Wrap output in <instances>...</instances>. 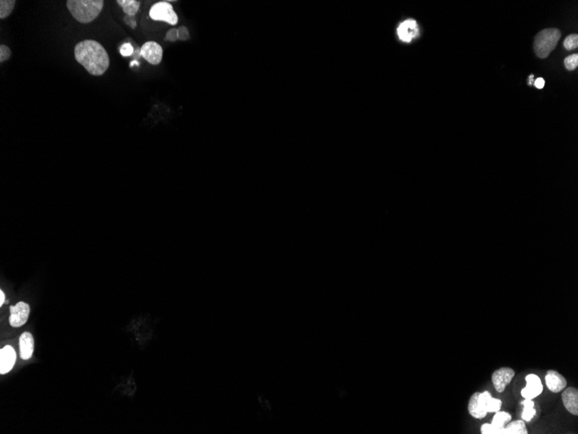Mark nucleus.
Wrapping results in <instances>:
<instances>
[{
  "label": "nucleus",
  "mask_w": 578,
  "mask_h": 434,
  "mask_svg": "<svg viewBox=\"0 0 578 434\" xmlns=\"http://www.w3.org/2000/svg\"><path fill=\"white\" fill-rule=\"evenodd\" d=\"M75 58L92 76H102L110 68V56L96 40L87 39L75 46Z\"/></svg>",
  "instance_id": "obj_1"
},
{
  "label": "nucleus",
  "mask_w": 578,
  "mask_h": 434,
  "mask_svg": "<svg viewBox=\"0 0 578 434\" xmlns=\"http://www.w3.org/2000/svg\"><path fill=\"white\" fill-rule=\"evenodd\" d=\"M66 6L75 20L81 24L93 22L101 14L103 0H68Z\"/></svg>",
  "instance_id": "obj_2"
},
{
  "label": "nucleus",
  "mask_w": 578,
  "mask_h": 434,
  "mask_svg": "<svg viewBox=\"0 0 578 434\" xmlns=\"http://www.w3.org/2000/svg\"><path fill=\"white\" fill-rule=\"evenodd\" d=\"M561 38V32L557 29H546L541 30L535 38L534 50L536 55L539 58H546L551 52L556 48L559 39Z\"/></svg>",
  "instance_id": "obj_3"
},
{
  "label": "nucleus",
  "mask_w": 578,
  "mask_h": 434,
  "mask_svg": "<svg viewBox=\"0 0 578 434\" xmlns=\"http://www.w3.org/2000/svg\"><path fill=\"white\" fill-rule=\"evenodd\" d=\"M149 16L153 20L162 21L171 25H176L178 22V16L168 1L154 4L149 11Z\"/></svg>",
  "instance_id": "obj_4"
},
{
  "label": "nucleus",
  "mask_w": 578,
  "mask_h": 434,
  "mask_svg": "<svg viewBox=\"0 0 578 434\" xmlns=\"http://www.w3.org/2000/svg\"><path fill=\"white\" fill-rule=\"evenodd\" d=\"M140 56L152 65H158L163 58V49L158 43L148 41L140 48Z\"/></svg>",
  "instance_id": "obj_5"
},
{
  "label": "nucleus",
  "mask_w": 578,
  "mask_h": 434,
  "mask_svg": "<svg viewBox=\"0 0 578 434\" xmlns=\"http://www.w3.org/2000/svg\"><path fill=\"white\" fill-rule=\"evenodd\" d=\"M11 316L9 318L10 324L13 328H20L25 324L30 315V306L24 302H20L11 307Z\"/></svg>",
  "instance_id": "obj_6"
},
{
  "label": "nucleus",
  "mask_w": 578,
  "mask_h": 434,
  "mask_svg": "<svg viewBox=\"0 0 578 434\" xmlns=\"http://www.w3.org/2000/svg\"><path fill=\"white\" fill-rule=\"evenodd\" d=\"M515 372L511 368H501L495 370L492 375V380L497 392L502 393L512 381Z\"/></svg>",
  "instance_id": "obj_7"
},
{
  "label": "nucleus",
  "mask_w": 578,
  "mask_h": 434,
  "mask_svg": "<svg viewBox=\"0 0 578 434\" xmlns=\"http://www.w3.org/2000/svg\"><path fill=\"white\" fill-rule=\"evenodd\" d=\"M477 405L480 412L486 414L487 412H496L500 410L502 402L500 400L493 398L491 393L485 391L479 393L477 398Z\"/></svg>",
  "instance_id": "obj_8"
},
{
  "label": "nucleus",
  "mask_w": 578,
  "mask_h": 434,
  "mask_svg": "<svg viewBox=\"0 0 578 434\" xmlns=\"http://www.w3.org/2000/svg\"><path fill=\"white\" fill-rule=\"evenodd\" d=\"M527 387L521 391V395L525 399L533 400L543 392V384L539 377L534 374H528L526 377Z\"/></svg>",
  "instance_id": "obj_9"
},
{
  "label": "nucleus",
  "mask_w": 578,
  "mask_h": 434,
  "mask_svg": "<svg viewBox=\"0 0 578 434\" xmlns=\"http://www.w3.org/2000/svg\"><path fill=\"white\" fill-rule=\"evenodd\" d=\"M512 416L510 413L507 412H495L493 421L491 424L485 423L481 426L480 431L482 434H493L495 430L501 429L504 427L505 424L510 422Z\"/></svg>",
  "instance_id": "obj_10"
},
{
  "label": "nucleus",
  "mask_w": 578,
  "mask_h": 434,
  "mask_svg": "<svg viewBox=\"0 0 578 434\" xmlns=\"http://www.w3.org/2000/svg\"><path fill=\"white\" fill-rule=\"evenodd\" d=\"M546 383L549 390L557 393L564 390L567 386V380L562 374L555 370H549L546 375Z\"/></svg>",
  "instance_id": "obj_11"
},
{
  "label": "nucleus",
  "mask_w": 578,
  "mask_h": 434,
  "mask_svg": "<svg viewBox=\"0 0 578 434\" xmlns=\"http://www.w3.org/2000/svg\"><path fill=\"white\" fill-rule=\"evenodd\" d=\"M16 361V352L11 346H6L0 352V374H6L11 371Z\"/></svg>",
  "instance_id": "obj_12"
},
{
  "label": "nucleus",
  "mask_w": 578,
  "mask_h": 434,
  "mask_svg": "<svg viewBox=\"0 0 578 434\" xmlns=\"http://www.w3.org/2000/svg\"><path fill=\"white\" fill-rule=\"evenodd\" d=\"M399 39L402 41L409 43L418 35V26L414 20H405L399 25L398 29Z\"/></svg>",
  "instance_id": "obj_13"
},
{
  "label": "nucleus",
  "mask_w": 578,
  "mask_h": 434,
  "mask_svg": "<svg viewBox=\"0 0 578 434\" xmlns=\"http://www.w3.org/2000/svg\"><path fill=\"white\" fill-rule=\"evenodd\" d=\"M562 393V401L565 408L571 414L578 415V390L575 388H565Z\"/></svg>",
  "instance_id": "obj_14"
},
{
  "label": "nucleus",
  "mask_w": 578,
  "mask_h": 434,
  "mask_svg": "<svg viewBox=\"0 0 578 434\" xmlns=\"http://www.w3.org/2000/svg\"><path fill=\"white\" fill-rule=\"evenodd\" d=\"M20 357L23 360H29L34 352V339L32 335L28 332L22 334L20 338Z\"/></svg>",
  "instance_id": "obj_15"
},
{
  "label": "nucleus",
  "mask_w": 578,
  "mask_h": 434,
  "mask_svg": "<svg viewBox=\"0 0 578 434\" xmlns=\"http://www.w3.org/2000/svg\"><path fill=\"white\" fill-rule=\"evenodd\" d=\"M527 426L525 424V421L518 420V421H513L511 423L508 424V426L504 428L498 429L495 430L493 434H527Z\"/></svg>",
  "instance_id": "obj_16"
},
{
  "label": "nucleus",
  "mask_w": 578,
  "mask_h": 434,
  "mask_svg": "<svg viewBox=\"0 0 578 434\" xmlns=\"http://www.w3.org/2000/svg\"><path fill=\"white\" fill-rule=\"evenodd\" d=\"M116 3L122 9L125 15L134 16L139 11L141 2L137 0H117Z\"/></svg>",
  "instance_id": "obj_17"
},
{
  "label": "nucleus",
  "mask_w": 578,
  "mask_h": 434,
  "mask_svg": "<svg viewBox=\"0 0 578 434\" xmlns=\"http://www.w3.org/2000/svg\"><path fill=\"white\" fill-rule=\"evenodd\" d=\"M521 404L523 406L522 419L526 422H530L536 414V410L534 409V402H532V400L525 399L523 402H521Z\"/></svg>",
  "instance_id": "obj_18"
},
{
  "label": "nucleus",
  "mask_w": 578,
  "mask_h": 434,
  "mask_svg": "<svg viewBox=\"0 0 578 434\" xmlns=\"http://www.w3.org/2000/svg\"><path fill=\"white\" fill-rule=\"evenodd\" d=\"M478 395H479V392L474 393V394L471 396V398H470V400H469L468 402V411L469 413L472 415L474 418L479 419V420H480V419L485 418V415L486 414H485V413H483L482 412H480V409H479V407H478Z\"/></svg>",
  "instance_id": "obj_19"
},
{
  "label": "nucleus",
  "mask_w": 578,
  "mask_h": 434,
  "mask_svg": "<svg viewBox=\"0 0 578 434\" xmlns=\"http://www.w3.org/2000/svg\"><path fill=\"white\" fill-rule=\"evenodd\" d=\"M16 6L15 0H1L0 1V19H7L13 11Z\"/></svg>",
  "instance_id": "obj_20"
},
{
  "label": "nucleus",
  "mask_w": 578,
  "mask_h": 434,
  "mask_svg": "<svg viewBox=\"0 0 578 434\" xmlns=\"http://www.w3.org/2000/svg\"><path fill=\"white\" fill-rule=\"evenodd\" d=\"M564 46L568 50L576 49L578 46L577 34H571V35L568 36L564 41Z\"/></svg>",
  "instance_id": "obj_21"
},
{
  "label": "nucleus",
  "mask_w": 578,
  "mask_h": 434,
  "mask_svg": "<svg viewBox=\"0 0 578 434\" xmlns=\"http://www.w3.org/2000/svg\"><path fill=\"white\" fill-rule=\"evenodd\" d=\"M578 64V55L577 54H573V55L569 56L565 59V68H567L568 71H574Z\"/></svg>",
  "instance_id": "obj_22"
},
{
  "label": "nucleus",
  "mask_w": 578,
  "mask_h": 434,
  "mask_svg": "<svg viewBox=\"0 0 578 434\" xmlns=\"http://www.w3.org/2000/svg\"><path fill=\"white\" fill-rule=\"evenodd\" d=\"M11 50L8 46L5 44L0 45V63H4L8 61L11 57Z\"/></svg>",
  "instance_id": "obj_23"
},
{
  "label": "nucleus",
  "mask_w": 578,
  "mask_h": 434,
  "mask_svg": "<svg viewBox=\"0 0 578 434\" xmlns=\"http://www.w3.org/2000/svg\"><path fill=\"white\" fill-rule=\"evenodd\" d=\"M177 34H178V40L180 41H186L190 39V32H189L188 28L186 26H180L177 29Z\"/></svg>",
  "instance_id": "obj_24"
},
{
  "label": "nucleus",
  "mask_w": 578,
  "mask_h": 434,
  "mask_svg": "<svg viewBox=\"0 0 578 434\" xmlns=\"http://www.w3.org/2000/svg\"><path fill=\"white\" fill-rule=\"evenodd\" d=\"M165 40L167 42H171V43H174V42L178 40V34H177V29H171V30L167 31L165 37Z\"/></svg>",
  "instance_id": "obj_25"
},
{
  "label": "nucleus",
  "mask_w": 578,
  "mask_h": 434,
  "mask_svg": "<svg viewBox=\"0 0 578 434\" xmlns=\"http://www.w3.org/2000/svg\"><path fill=\"white\" fill-rule=\"evenodd\" d=\"M134 51V47L132 46L130 44H123L122 46L120 47V54L123 57H129V56L133 55Z\"/></svg>",
  "instance_id": "obj_26"
},
{
  "label": "nucleus",
  "mask_w": 578,
  "mask_h": 434,
  "mask_svg": "<svg viewBox=\"0 0 578 434\" xmlns=\"http://www.w3.org/2000/svg\"><path fill=\"white\" fill-rule=\"evenodd\" d=\"M123 21L125 22V25H129V27H131L132 29H135L137 27V20L135 16L125 15L123 18Z\"/></svg>",
  "instance_id": "obj_27"
},
{
  "label": "nucleus",
  "mask_w": 578,
  "mask_h": 434,
  "mask_svg": "<svg viewBox=\"0 0 578 434\" xmlns=\"http://www.w3.org/2000/svg\"><path fill=\"white\" fill-rule=\"evenodd\" d=\"M545 84H546V82H545V80H544L543 78H541V77H540V78H537L534 82V85L537 89H543Z\"/></svg>",
  "instance_id": "obj_28"
},
{
  "label": "nucleus",
  "mask_w": 578,
  "mask_h": 434,
  "mask_svg": "<svg viewBox=\"0 0 578 434\" xmlns=\"http://www.w3.org/2000/svg\"><path fill=\"white\" fill-rule=\"evenodd\" d=\"M5 299H6L5 293L1 290V291H0V306L3 305L4 303H5Z\"/></svg>",
  "instance_id": "obj_29"
},
{
  "label": "nucleus",
  "mask_w": 578,
  "mask_h": 434,
  "mask_svg": "<svg viewBox=\"0 0 578 434\" xmlns=\"http://www.w3.org/2000/svg\"><path fill=\"white\" fill-rule=\"evenodd\" d=\"M532 79H533V75H532V76H530V82H529L530 85L532 84V82H533V80H532Z\"/></svg>",
  "instance_id": "obj_30"
}]
</instances>
